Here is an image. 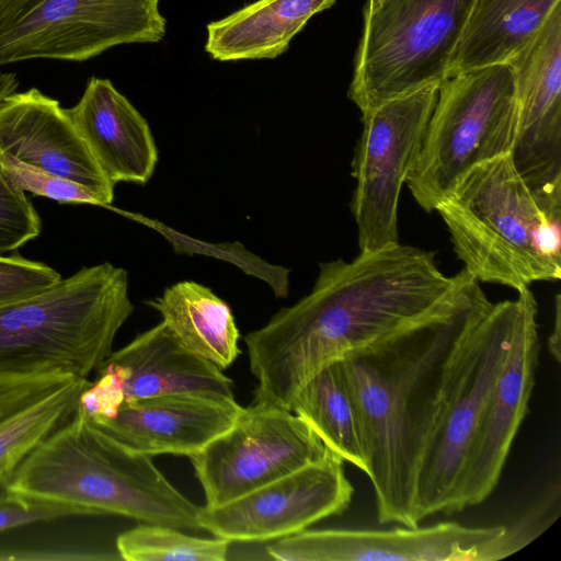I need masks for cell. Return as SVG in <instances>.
I'll return each instance as SVG.
<instances>
[{
  "label": "cell",
  "mask_w": 561,
  "mask_h": 561,
  "mask_svg": "<svg viewBox=\"0 0 561 561\" xmlns=\"http://www.w3.org/2000/svg\"><path fill=\"white\" fill-rule=\"evenodd\" d=\"M473 0H381L364 9L347 95L360 112L440 82Z\"/></svg>",
  "instance_id": "ba28073f"
},
{
  "label": "cell",
  "mask_w": 561,
  "mask_h": 561,
  "mask_svg": "<svg viewBox=\"0 0 561 561\" xmlns=\"http://www.w3.org/2000/svg\"><path fill=\"white\" fill-rule=\"evenodd\" d=\"M517 130L513 70L495 64L455 73L438 95L407 185L427 213L436 210L474 165L512 152Z\"/></svg>",
  "instance_id": "52a82bcc"
},
{
  "label": "cell",
  "mask_w": 561,
  "mask_h": 561,
  "mask_svg": "<svg viewBox=\"0 0 561 561\" xmlns=\"http://www.w3.org/2000/svg\"><path fill=\"white\" fill-rule=\"evenodd\" d=\"M96 371V380L81 393L78 411L87 419L113 417L125 401L122 370L103 362Z\"/></svg>",
  "instance_id": "f1b7e54d"
},
{
  "label": "cell",
  "mask_w": 561,
  "mask_h": 561,
  "mask_svg": "<svg viewBox=\"0 0 561 561\" xmlns=\"http://www.w3.org/2000/svg\"><path fill=\"white\" fill-rule=\"evenodd\" d=\"M67 112L111 183L145 185L151 179L158 163L151 129L108 79L92 77Z\"/></svg>",
  "instance_id": "d6986e66"
},
{
  "label": "cell",
  "mask_w": 561,
  "mask_h": 561,
  "mask_svg": "<svg viewBox=\"0 0 561 561\" xmlns=\"http://www.w3.org/2000/svg\"><path fill=\"white\" fill-rule=\"evenodd\" d=\"M290 411L343 461L368 474L365 428L340 360L324 366L304 383L293 399Z\"/></svg>",
  "instance_id": "cb8c5ba5"
},
{
  "label": "cell",
  "mask_w": 561,
  "mask_h": 561,
  "mask_svg": "<svg viewBox=\"0 0 561 561\" xmlns=\"http://www.w3.org/2000/svg\"><path fill=\"white\" fill-rule=\"evenodd\" d=\"M19 80L14 73L0 71V102L16 91Z\"/></svg>",
  "instance_id": "1f68e13d"
},
{
  "label": "cell",
  "mask_w": 561,
  "mask_h": 561,
  "mask_svg": "<svg viewBox=\"0 0 561 561\" xmlns=\"http://www.w3.org/2000/svg\"><path fill=\"white\" fill-rule=\"evenodd\" d=\"M335 0H256L207 24L206 53L218 61L273 59Z\"/></svg>",
  "instance_id": "44dd1931"
},
{
  "label": "cell",
  "mask_w": 561,
  "mask_h": 561,
  "mask_svg": "<svg viewBox=\"0 0 561 561\" xmlns=\"http://www.w3.org/2000/svg\"><path fill=\"white\" fill-rule=\"evenodd\" d=\"M518 297L520 305L510 350L466 460L462 510L481 504L494 491L528 413L539 360L538 306L529 288L519 290Z\"/></svg>",
  "instance_id": "9a60e30c"
},
{
  "label": "cell",
  "mask_w": 561,
  "mask_h": 561,
  "mask_svg": "<svg viewBox=\"0 0 561 561\" xmlns=\"http://www.w3.org/2000/svg\"><path fill=\"white\" fill-rule=\"evenodd\" d=\"M506 64L517 101L512 160L536 197L561 210V4Z\"/></svg>",
  "instance_id": "5bb4252c"
},
{
  "label": "cell",
  "mask_w": 561,
  "mask_h": 561,
  "mask_svg": "<svg viewBox=\"0 0 561 561\" xmlns=\"http://www.w3.org/2000/svg\"><path fill=\"white\" fill-rule=\"evenodd\" d=\"M134 309L125 268L83 266L39 295L0 306V371L88 378Z\"/></svg>",
  "instance_id": "5b68a950"
},
{
  "label": "cell",
  "mask_w": 561,
  "mask_h": 561,
  "mask_svg": "<svg viewBox=\"0 0 561 561\" xmlns=\"http://www.w3.org/2000/svg\"><path fill=\"white\" fill-rule=\"evenodd\" d=\"M145 304L160 313L162 322L184 347L221 370L240 354V333L231 308L209 287L182 280Z\"/></svg>",
  "instance_id": "603a6c76"
},
{
  "label": "cell",
  "mask_w": 561,
  "mask_h": 561,
  "mask_svg": "<svg viewBox=\"0 0 561 561\" xmlns=\"http://www.w3.org/2000/svg\"><path fill=\"white\" fill-rule=\"evenodd\" d=\"M105 362L122 370L125 401L167 394L234 399L232 380L184 347L162 321L112 352Z\"/></svg>",
  "instance_id": "ffe728a7"
},
{
  "label": "cell",
  "mask_w": 561,
  "mask_h": 561,
  "mask_svg": "<svg viewBox=\"0 0 561 561\" xmlns=\"http://www.w3.org/2000/svg\"><path fill=\"white\" fill-rule=\"evenodd\" d=\"M229 545L224 538H201L175 527L147 523L116 539L119 558L127 561H224Z\"/></svg>",
  "instance_id": "d4e9b609"
},
{
  "label": "cell",
  "mask_w": 561,
  "mask_h": 561,
  "mask_svg": "<svg viewBox=\"0 0 561 561\" xmlns=\"http://www.w3.org/2000/svg\"><path fill=\"white\" fill-rule=\"evenodd\" d=\"M42 221L26 194L15 188L0 168V255L37 238Z\"/></svg>",
  "instance_id": "4316f807"
},
{
  "label": "cell",
  "mask_w": 561,
  "mask_h": 561,
  "mask_svg": "<svg viewBox=\"0 0 561 561\" xmlns=\"http://www.w3.org/2000/svg\"><path fill=\"white\" fill-rule=\"evenodd\" d=\"M539 535L534 519L512 525L469 527L443 522L388 530H302L266 548L279 561H495L526 547Z\"/></svg>",
  "instance_id": "8fae6325"
},
{
  "label": "cell",
  "mask_w": 561,
  "mask_h": 561,
  "mask_svg": "<svg viewBox=\"0 0 561 561\" xmlns=\"http://www.w3.org/2000/svg\"><path fill=\"white\" fill-rule=\"evenodd\" d=\"M328 450L294 412L253 402L190 459L206 506H218L322 459Z\"/></svg>",
  "instance_id": "7c38bea8"
},
{
  "label": "cell",
  "mask_w": 561,
  "mask_h": 561,
  "mask_svg": "<svg viewBox=\"0 0 561 561\" xmlns=\"http://www.w3.org/2000/svg\"><path fill=\"white\" fill-rule=\"evenodd\" d=\"M0 152L75 181L103 206L114 187L94 160L67 108L36 88L13 92L0 102Z\"/></svg>",
  "instance_id": "2e32d148"
},
{
  "label": "cell",
  "mask_w": 561,
  "mask_h": 561,
  "mask_svg": "<svg viewBox=\"0 0 561 561\" xmlns=\"http://www.w3.org/2000/svg\"><path fill=\"white\" fill-rule=\"evenodd\" d=\"M436 211L477 282L519 291L561 277V210L536 197L511 153L470 169Z\"/></svg>",
  "instance_id": "277c9868"
},
{
  "label": "cell",
  "mask_w": 561,
  "mask_h": 561,
  "mask_svg": "<svg viewBox=\"0 0 561 561\" xmlns=\"http://www.w3.org/2000/svg\"><path fill=\"white\" fill-rule=\"evenodd\" d=\"M72 515L84 513L72 505L36 500L5 490L0 493V531Z\"/></svg>",
  "instance_id": "f546056e"
},
{
  "label": "cell",
  "mask_w": 561,
  "mask_h": 561,
  "mask_svg": "<svg viewBox=\"0 0 561 561\" xmlns=\"http://www.w3.org/2000/svg\"><path fill=\"white\" fill-rule=\"evenodd\" d=\"M0 168L5 179L18 190L58 203L103 206L85 186L44 171L0 152Z\"/></svg>",
  "instance_id": "484cf974"
},
{
  "label": "cell",
  "mask_w": 561,
  "mask_h": 561,
  "mask_svg": "<svg viewBox=\"0 0 561 561\" xmlns=\"http://www.w3.org/2000/svg\"><path fill=\"white\" fill-rule=\"evenodd\" d=\"M381 0H367L364 9L369 10L376 7Z\"/></svg>",
  "instance_id": "d6a6232c"
},
{
  "label": "cell",
  "mask_w": 561,
  "mask_h": 561,
  "mask_svg": "<svg viewBox=\"0 0 561 561\" xmlns=\"http://www.w3.org/2000/svg\"><path fill=\"white\" fill-rule=\"evenodd\" d=\"M62 279L51 266L19 253L0 255V306L39 295Z\"/></svg>",
  "instance_id": "83f0119b"
},
{
  "label": "cell",
  "mask_w": 561,
  "mask_h": 561,
  "mask_svg": "<svg viewBox=\"0 0 561 561\" xmlns=\"http://www.w3.org/2000/svg\"><path fill=\"white\" fill-rule=\"evenodd\" d=\"M5 491L72 505L84 515L202 530L201 506L172 485L152 457L126 448L78 410L25 457Z\"/></svg>",
  "instance_id": "3957f363"
},
{
  "label": "cell",
  "mask_w": 561,
  "mask_h": 561,
  "mask_svg": "<svg viewBox=\"0 0 561 561\" xmlns=\"http://www.w3.org/2000/svg\"><path fill=\"white\" fill-rule=\"evenodd\" d=\"M482 294L443 322L340 362L358 404L368 447L377 519L405 527L420 524L417 477L440 414L455 346Z\"/></svg>",
  "instance_id": "7a4b0ae2"
},
{
  "label": "cell",
  "mask_w": 561,
  "mask_h": 561,
  "mask_svg": "<svg viewBox=\"0 0 561 561\" xmlns=\"http://www.w3.org/2000/svg\"><path fill=\"white\" fill-rule=\"evenodd\" d=\"M241 409L234 399L167 394L124 401L113 417L88 420L135 453L191 457L227 432Z\"/></svg>",
  "instance_id": "e0dca14e"
},
{
  "label": "cell",
  "mask_w": 561,
  "mask_h": 561,
  "mask_svg": "<svg viewBox=\"0 0 561 561\" xmlns=\"http://www.w3.org/2000/svg\"><path fill=\"white\" fill-rule=\"evenodd\" d=\"M430 82L362 114L363 130L352 160L356 181L351 211L359 252L399 243L400 192L416 160L438 95Z\"/></svg>",
  "instance_id": "30bf717a"
},
{
  "label": "cell",
  "mask_w": 561,
  "mask_h": 561,
  "mask_svg": "<svg viewBox=\"0 0 561 561\" xmlns=\"http://www.w3.org/2000/svg\"><path fill=\"white\" fill-rule=\"evenodd\" d=\"M343 460L331 449L291 473L218 506H201L202 530L231 541H266L307 529L341 515L354 488Z\"/></svg>",
  "instance_id": "4fadbf2b"
},
{
  "label": "cell",
  "mask_w": 561,
  "mask_h": 561,
  "mask_svg": "<svg viewBox=\"0 0 561 561\" xmlns=\"http://www.w3.org/2000/svg\"><path fill=\"white\" fill-rule=\"evenodd\" d=\"M560 4L561 0H473L446 78L506 64Z\"/></svg>",
  "instance_id": "7402d4cb"
},
{
  "label": "cell",
  "mask_w": 561,
  "mask_h": 561,
  "mask_svg": "<svg viewBox=\"0 0 561 561\" xmlns=\"http://www.w3.org/2000/svg\"><path fill=\"white\" fill-rule=\"evenodd\" d=\"M548 351L552 358L559 364L561 357V297H554L552 330L548 337Z\"/></svg>",
  "instance_id": "4dcf8cb0"
},
{
  "label": "cell",
  "mask_w": 561,
  "mask_h": 561,
  "mask_svg": "<svg viewBox=\"0 0 561 561\" xmlns=\"http://www.w3.org/2000/svg\"><path fill=\"white\" fill-rule=\"evenodd\" d=\"M160 0H0V67L30 59L83 61L111 47L159 43Z\"/></svg>",
  "instance_id": "9c48e42d"
},
{
  "label": "cell",
  "mask_w": 561,
  "mask_h": 561,
  "mask_svg": "<svg viewBox=\"0 0 561 561\" xmlns=\"http://www.w3.org/2000/svg\"><path fill=\"white\" fill-rule=\"evenodd\" d=\"M519 297L482 300L462 331L447 370L440 414L421 462L416 505L427 516L462 511L461 481L468 453L510 350Z\"/></svg>",
  "instance_id": "8992f818"
},
{
  "label": "cell",
  "mask_w": 561,
  "mask_h": 561,
  "mask_svg": "<svg viewBox=\"0 0 561 561\" xmlns=\"http://www.w3.org/2000/svg\"><path fill=\"white\" fill-rule=\"evenodd\" d=\"M90 383L65 371H0V493L25 457L73 416Z\"/></svg>",
  "instance_id": "ac0fdd59"
},
{
  "label": "cell",
  "mask_w": 561,
  "mask_h": 561,
  "mask_svg": "<svg viewBox=\"0 0 561 561\" xmlns=\"http://www.w3.org/2000/svg\"><path fill=\"white\" fill-rule=\"evenodd\" d=\"M435 256L398 243L320 263L308 295L244 337L253 402L290 411L324 366L448 320L484 294L463 268L445 275Z\"/></svg>",
  "instance_id": "6da1fadb"
}]
</instances>
